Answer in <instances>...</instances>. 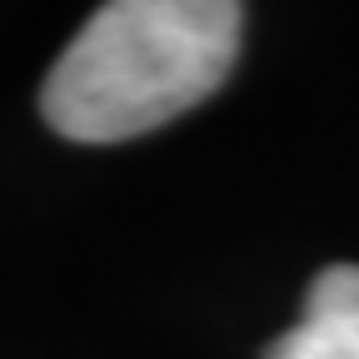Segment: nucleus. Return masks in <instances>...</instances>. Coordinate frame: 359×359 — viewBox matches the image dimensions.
Returning <instances> with one entry per match:
<instances>
[{
	"label": "nucleus",
	"instance_id": "nucleus-1",
	"mask_svg": "<svg viewBox=\"0 0 359 359\" xmlns=\"http://www.w3.org/2000/svg\"><path fill=\"white\" fill-rule=\"evenodd\" d=\"M240 30L235 0H110L50 65L40 110L80 145L135 140L230 80Z\"/></svg>",
	"mask_w": 359,
	"mask_h": 359
},
{
	"label": "nucleus",
	"instance_id": "nucleus-2",
	"mask_svg": "<svg viewBox=\"0 0 359 359\" xmlns=\"http://www.w3.org/2000/svg\"><path fill=\"white\" fill-rule=\"evenodd\" d=\"M264 359H359V264L320 269L299 325L269 344Z\"/></svg>",
	"mask_w": 359,
	"mask_h": 359
}]
</instances>
